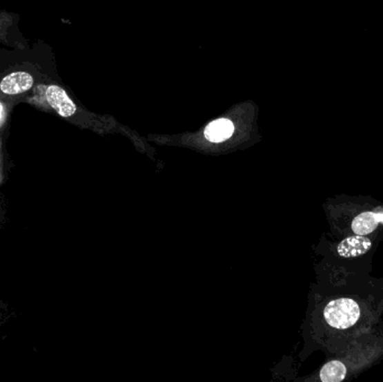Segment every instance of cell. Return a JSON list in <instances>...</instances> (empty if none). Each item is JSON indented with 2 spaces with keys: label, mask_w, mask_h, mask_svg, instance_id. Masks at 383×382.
<instances>
[{
  "label": "cell",
  "mask_w": 383,
  "mask_h": 382,
  "mask_svg": "<svg viewBox=\"0 0 383 382\" xmlns=\"http://www.w3.org/2000/svg\"><path fill=\"white\" fill-rule=\"evenodd\" d=\"M235 126L229 119H219L211 122L205 129L206 140L213 142H220L232 136Z\"/></svg>",
  "instance_id": "8992f818"
},
{
  "label": "cell",
  "mask_w": 383,
  "mask_h": 382,
  "mask_svg": "<svg viewBox=\"0 0 383 382\" xmlns=\"http://www.w3.org/2000/svg\"><path fill=\"white\" fill-rule=\"evenodd\" d=\"M383 225V209L366 211L354 218L352 221V231L359 236H368Z\"/></svg>",
  "instance_id": "3957f363"
},
{
  "label": "cell",
  "mask_w": 383,
  "mask_h": 382,
  "mask_svg": "<svg viewBox=\"0 0 383 382\" xmlns=\"http://www.w3.org/2000/svg\"><path fill=\"white\" fill-rule=\"evenodd\" d=\"M361 316L360 305L352 298L333 299L324 309V318L334 329H348Z\"/></svg>",
  "instance_id": "6da1fadb"
},
{
  "label": "cell",
  "mask_w": 383,
  "mask_h": 382,
  "mask_svg": "<svg viewBox=\"0 0 383 382\" xmlns=\"http://www.w3.org/2000/svg\"><path fill=\"white\" fill-rule=\"evenodd\" d=\"M46 99L52 108L57 111L60 116L71 117L77 111L75 102L68 98L66 92L57 86H50L46 89Z\"/></svg>",
  "instance_id": "277c9868"
},
{
  "label": "cell",
  "mask_w": 383,
  "mask_h": 382,
  "mask_svg": "<svg viewBox=\"0 0 383 382\" xmlns=\"http://www.w3.org/2000/svg\"><path fill=\"white\" fill-rule=\"evenodd\" d=\"M346 367L339 360H332L324 365L320 372V379L323 382H341L346 378Z\"/></svg>",
  "instance_id": "52a82bcc"
},
{
  "label": "cell",
  "mask_w": 383,
  "mask_h": 382,
  "mask_svg": "<svg viewBox=\"0 0 383 382\" xmlns=\"http://www.w3.org/2000/svg\"><path fill=\"white\" fill-rule=\"evenodd\" d=\"M34 79L27 72H15L3 77L0 90L6 95H18L28 91L33 86Z\"/></svg>",
  "instance_id": "5b68a950"
},
{
  "label": "cell",
  "mask_w": 383,
  "mask_h": 382,
  "mask_svg": "<svg viewBox=\"0 0 383 382\" xmlns=\"http://www.w3.org/2000/svg\"><path fill=\"white\" fill-rule=\"evenodd\" d=\"M3 104H1V102H0V119H1V117H3Z\"/></svg>",
  "instance_id": "ba28073f"
},
{
  "label": "cell",
  "mask_w": 383,
  "mask_h": 382,
  "mask_svg": "<svg viewBox=\"0 0 383 382\" xmlns=\"http://www.w3.org/2000/svg\"><path fill=\"white\" fill-rule=\"evenodd\" d=\"M372 248V242L366 236L354 234L339 243L336 248L341 258H357L366 255Z\"/></svg>",
  "instance_id": "7a4b0ae2"
}]
</instances>
